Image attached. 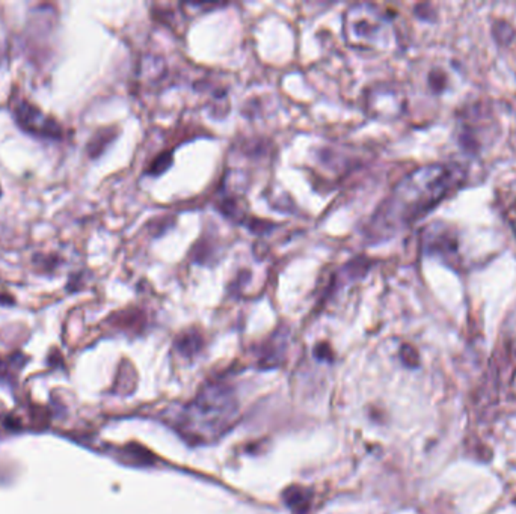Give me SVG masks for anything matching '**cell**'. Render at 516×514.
Here are the masks:
<instances>
[{
    "instance_id": "277c9868",
    "label": "cell",
    "mask_w": 516,
    "mask_h": 514,
    "mask_svg": "<svg viewBox=\"0 0 516 514\" xmlns=\"http://www.w3.org/2000/svg\"><path fill=\"white\" fill-rule=\"evenodd\" d=\"M13 115L15 124L24 133L41 139H50V141H59V139L64 137V130L58 121L46 115L44 112L33 106L28 100L17 103L13 109Z\"/></svg>"
},
{
    "instance_id": "7a4b0ae2",
    "label": "cell",
    "mask_w": 516,
    "mask_h": 514,
    "mask_svg": "<svg viewBox=\"0 0 516 514\" xmlns=\"http://www.w3.org/2000/svg\"><path fill=\"white\" fill-rule=\"evenodd\" d=\"M235 412L238 404L233 392L224 385H208L188 407L183 427L197 439H212L228 429Z\"/></svg>"
},
{
    "instance_id": "52a82bcc",
    "label": "cell",
    "mask_w": 516,
    "mask_h": 514,
    "mask_svg": "<svg viewBox=\"0 0 516 514\" xmlns=\"http://www.w3.org/2000/svg\"><path fill=\"white\" fill-rule=\"evenodd\" d=\"M0 196H2V189H0Z\"/></svg>"
},
{
    "instance_id": "3957f363",
    "label": "cell",
    "mask_w": 516,
    "mask_h": 514,
    "mask_svg": "<svg viewBox=\"0 0 516 514\" xmlns=\"http://www.w3.org/2000/svg\"><path fill=\"white\" fill-rule=\"evenodd\" d=\"M390 19L376 5H355L344 17L347 42L356 49H378L388 35Z\"/></svg>"
},
{
    "instance_id": "8992f818",
    "label": "cell",
    "mask_w": 516,
    "mask_h": 514,
    "mask_svg": "<svg viewBox=\"0 0 516 514\" xmlns=\"http://www.w3.org/2000/svg\"><path fill=\"white\" fill-rule=\"evenodd\" d=\"M177 347L178 350L183 353V354H194L198 348H199V336L197 334H186L183 335L178 343H177Z\"/></svg>"
},
{
    "instance_id": "5b68a950",
    "label": "cell",
    "mask_w": 516,
    "mask_h": 514,
    "mask_svg": "<svg viewBox=\"0 0 516 514\" xmlns=\"http://www.w3.org/2000/svg\"><path fill=\"white\" fill-rule=\"evenodd\" d=\"M284 498L288 507H292L293 511L296 513L307 511L310 504V496L307 490L301 489V487H290V489L284 493Z\"/></svg>"
},
{
    "instance_id": "6da1fadb",
    "label": "cell",
    "mask_w": 516,
    "mask_h": 514,
    "mask_svg": "<svg viewBox=\"0 0 516 514\" xmlns=\"http://www.w3.org/2000/svg\"><path fill=\"white\" fill-rule=\"evenodd\" d=\"M450 185L451 175L445 166L435 164L417 169L399 182L381 207L373 219L372 232L388 235L415 222L441 201Z\"/></svg>"
}]
</instances>
